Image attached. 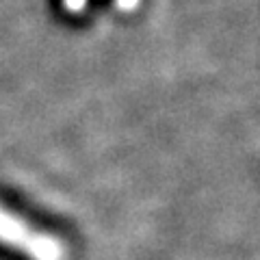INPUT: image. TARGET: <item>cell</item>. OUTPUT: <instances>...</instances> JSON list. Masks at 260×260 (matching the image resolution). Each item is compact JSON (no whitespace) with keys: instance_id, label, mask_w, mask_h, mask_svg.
Here are the masks:
<instances>
[{"instance_id":"1","label":"cell","mask_w":260,"mask_h":260,"mask_svg":"<svg viewBox=\"0 0 260 260\" xmlns=\"http://www.w3.org/2000/svg\"><path fill=\"white\" fill-rule=\"evenodd\" d=\"M0 241L5 245L18 247L32 260H63V245L54 237L30 230L5 206H0Z\"/></svg>"},{"instance_id":"2","label":"cell","mask_w":260,"mask_h":260,"mask_svg":"<svg viewBox=\"0 0 260 260\" xmlns=\"http://www.w3.org/2000/svg\"><path fill=\"white\" fill-rule=\"evenodd\" d=\"M87 0H65V7H68L70 11H80L85 7Z\"/></svg>"},{"instance_id":"3","label":"cell","mask_w":260,"mask_h":260,"mask_svg":"<svg viewBox=\"0 0 260 260\" xmlns=\"http://www.w3.org/2000/svg\"><path fill=\"white\" fill-rule=\"evenodd\" d=\"M137 3H139V0H117V5L121 9H133V7H137Z\"/></svg>"}]
</instances>
